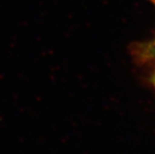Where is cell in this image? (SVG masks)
<instances>
[{
    "label": "cell",
    "instance_id": "cell-1",
    "mask_svg": "<svg viewBox=\"0 0 155 154\" xmlns=\"http://www.w3.org/2000/svg\"><path fill=\"white\" fill-rule=\"evenodd\" d=\"M152 82H153V84H154V86H155V74H154V76H153V79H152Z\"/></svg>",
    "mask_w": 155,
    "mask_h": 154
}]
</instances>
